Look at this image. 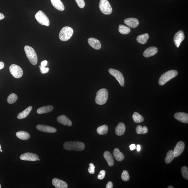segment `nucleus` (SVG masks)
<instances>
[{
  "label": "nucleus",
  "instance_id": "obj_1",
  "mask_svg": "<svg viewBox=\"0 0 188 188\" xmlns=\"http://www.w3.org/2000/svg\"><path fill=\"white\" fill-rule=\"evenodd\" d=\"M65 149L68 151H81L84 150L85 146L82 142L77 141L66 142L64 143Z\"/></svg>",
  "mask_w": 188,
  "mask_h": 188
},
{
  "label": "nucleus",
  "instance_id": "obj_2",
  "mask_svg": "<svg viewBox=\"0 0 188 188\" xmlns=\"http://www.w3.org/2000/svg\"><path fill=\"white\" fill-rule=\"evenodd\" d=\"M178 74L177 71L172 70L167 71L161 76L159 80V84L163 85L172 79L176 77Z\"/></svg>",
  "mask_w": 188,
  "mask_h": 188
},
{
  "label": "nucleus",
  "instance_id": "obj_3",
  "mask_svg": "<svg viewBox=\"0 0 188 188\" xmlns=\"http://www.w3.org/2000/svg\"><path fill=\"white\" fill-rule=\"evenodd\" d=\"M108 91L106 88H102L98 91L96 94L95 101L96 104L99 105L105 104L108 100Z\"/></svg>",
  "mask_w": 188,
  "mask_h": 188
},
{
  "label": "nucleus",
  "instance_id": "obj_4",
  "mask_svg": "<svg viewBox=\"0 0 188 188\" xmlns=\"http://www.w3.org/2000/svg\"><path fill=\"white\" fill-rule=\"evenodd\" d=\"M24 50L28 59L33 65H36L38 62V58L35 50L29 46H25Z\"/></svg>",
  "mask_w": 188,
  "mask_h": 188
},
{
  "label": "nucleus",
  "instance_id": "obj_5",
  "mask_svg": "<svg viewBox=\"0 0 188 188\" xmlns=\"http://www.w3.org/2000/svg\"><path fill=\"white\" fill-rule=\"evenodd\" d=\"M73 33V30L70 27H64L60 31L59 34V39L62 41H67L72 37Z\"/></svg>",
  "mask_w": 188,
  "mask_h": 188
},
{
  "label": "nucleus",
  "instance_id": "obj_6",
  "mask_svg": "<svg viewBox=\"0 0 188 188\" xmlns=\"http://www.w3.org/2000/svg\"><path fill=\"white\" fill-rule=\"evenodd\" d=\"M99 7L101 11L105 15H110L113 11L110 3L107 0H100Z\"/></svg>",
  "mask_w": 188,
  "mask_h": 188
},
{
  "label": "nucleus",
  "instance_id": "obj_7",
  "mask_svg": "<svg viewBox=\"0 0 188 188\" xmlns=\"http://www.w3.org/2000/svg\"><path fill=\"white\" fill-rule=\"evenodd\" d=\"M36 20L40 24L46 26L50 25V22L48 17L43 12L39 11L35 15Z\"/></svg>",
  "mask_w": 188,
  "mask_h": 188
},
{
  "label": "nucleus",
  "instance_id": "obj_8",
  "mask_svg": "<svg viewBox=\"0 0 188 188\" xmlns=\"http://www.w3.org/2000/svg\"><path fill=\"white\" fill-rule=\"evenodd\" d=\"M9 71L13 76L19 78L23 76V69L19 66L15 64L11 65L9 68Z\"/></svg>",
  "mask_w": 188,
  "mask_h": 188
},
{
  "label": "nucleus",
  "instance_id": "obj_9",
  "mask_svg": "<svg viewBox=\"0 0 188 188\" xmlns=\"http://www.w3.org/2000/svg\"><path fill=\"white\" fill-rule=\"evenodd\" d=\"M108 71L110 73L116 78L121 86L124 87V79L122 73L120 71L114 69H110Z\"/></svg>",
  "mask_w": 188,
  "mask_h": 188
},
{
  "label": "nucleus",
  "instance_id": "obj_10",
  "mask_svg": "<svg viewBox=\"0 0 188 188\" xmlns=\"http://www.w3.org/2000/svg\"><path fill=\"white\" fill-rule=\"evenodd\" d=\"M20 159L24 161H35L39 159V156L36 154L31 153H26L21 155Z\"/></svg>",
  "mask_w": 188,
  "mask_h": 188
},
{
  "label": "nucleus",
  "instance_id": "obj_11",
  "mask_svg": "<svg viewBox=\"0 0 188 188\" xmlns=\"http://www.w3.org/2000/svg\"><path fill=\"white\" fill-rule=\"evenodd\" d=\"M185 39V35L184 32L181 30H180L175 34L174 37L173 41L174 43L177 47H179L183 41Z\"/></svg>",
  "mask_w": 188,
  "mask_h": 188
},
{
  "label": "nucleus",
  "instance_id": "obj_12",
  "mask_svg": "<svg viewBox=\"0 0 188 188\" xmlns=\"http://www.w3.org/2000/svg\"><path fill=\"white\" fill-rule=\"evenodd\" d=\"M185 148L184 142L180 141L177 143L173 150L175 157H177L181 155L184 151Z\"/></svg>",
  "mask_w": 188,
  "mask_h": 188
},
{
  "label": "nucleus",
  "instance_id": "obj_13",
  "mask_svg": "<svg viewBox=\"0 0 188 188\" xmlns=\"http://www.w3.org/2000/svg\"><path fill=\"white\" fill-rule=\"evenodd\" d=\"M36 128L41 132L50 133H54L56 132V129L54 128L43 125H37Z\"/></svg>",
  "mask_w": 188,
  "mask_h": 188
},
{
  "label": "nucleus",
  "instance_id": "obj_14",
  "mask_svg": "<svg viewBox=\"0 0 188 188\" xmlns=\"http://www.w3.org/2000/svg\"><path fill=\"white\" fill-rule=\"evenodd\" d=\"M174 116L176 120L181 122L184 123V124H188V114L184 113V112H178V113H175Z\"/></svg>",
  "mask_w": 188,
  "mask_h": 188
},
{
  "label": "nucleus",
  "instance_id": "obj_15",
  "mask_svg": "<svg viewBox=\"0 0 188 188\" xmlns=\"http://www.w3.org/2000/svg\"><path fill=\"white\" fill-rule=\"evenodd\" d=\"M157 52L158 49L156 47H150L145 50L143 53V56L146 58L149 57L156 54Z\"/></svg>",
  "mask_w": 188,
  "mask_h": 188
},
{
  "label": "nucleus",
  "instance_id": "obj_16",
  "mask_svg": "<svg viewBox=\"0 0 188 188\" xmlns=\"http://www.w3.org/2000/svg\"><path fill=\"white\" fill-rule=\"evenodd\" d=\"M124 23L128 26L135 28L139 25V22L137 19L135 18H128L124 20Z\"/></svg>",
  "mask_w": 188,
  "mask_h": 188
},
{
  "label": "nucleus",
  "instance_id": "obj_17",
  "mask_svg": "<svg viewBox=\"0 0 188 188\" xmlns=\"http://www.w3.org/2000/svg\"><path fill=\"white\" fill-rule=\"evenodd\" d=\"M89 45L96 50H99L101 48V44L99 41L94 38H90L88 39Z\"/></svg>",
  "mask_w": 188,
  "mask_h": 188
},
{
  "label": "nucleus",
  "instance_id": "obj_18",
  "mask_svg": "<svg viewBox=\"0 0 188 188\" xmlns=\"http://www.w3.org/2000/svg\"><path fill=\"white\" fill-rule=\"evenodd\" d=\"M53 185L56 188H67L68 184L66 182L62 180L57 178H54L52 181Z\"/></svg>",
  "mask_w": 188,
  "mask_h": 188
},
{
  "label": "nucleus",
  "instance_id": "obj_19",
  "mask_svg": "<svg viewBox=\"0 0 188 188\" xmlns=\"http://www.w3.org/2000/svg\"><path fill=\"white\" fill-rule=\"evenodd\" d=\"M57 120L60 124L64 125L69 126H72V121L65 115H62L59 116L57 118Z\"/></svg>",
  "mask_w": 188,
  "mask_h": 188
},
{
  "label": "nucleus",
  "instance_id": "obj_20",
  "mask_svg": "<svg viewBox=\"0 0 188 188\" xmlns=\"http://www.w3.org/2000/svg\"><path fill=\"white\" fill-rule=\"evenodd\" d=\"M104 157L107 161L109 166H113L114 165V162L111 153L108 151H106L104 153Z\"/></svg>",
  "mask_w": 188,
  "mask_h": 188
},
{
  "label": "nucleus",
  "instance_id": "obj_21",
  "mask_svg": "<svg viewBox=\"0 0 188 188\" xmlns=\"http://www.w3.org/2000/svg\"><path fill=\"white\" fill-rule=\"evenodd\" d=\"M126 129V126L124 123H120L115 128V133L118 136L124 135Z\"/></svg>",
  "mask_w": 188,
  "mask_h": 188
},
{
  "label": "nucleus",
  "instance_id": "obj_22",
  "mask_svg": "<svg viewBox=\"0 0 188 188\" xmlns=\"http://www.w3.org/2000/svg\"><path fill=\"white\" fill-rule=\"evenodd\" d=\"M50 1L54 7L57 10L60 11L64 10V5L61 0H50Z\"/></svg>",
  "mask_w": 188,
  "mask_h": 188
},
{
  "label": "nucleus",
  "instance_id": "obj_23",
  "mask_svg": "<svg viewBox=\"0 0 188 188\" xmlns=\"http://www.w3.org/2000/svg\"><path fill=\"white\" fill-rule=\"evenodd\" d=\"M114 156L118 161H121L124 159V156L118 148H115L113 151Z\"/></svg>",
  "mask_w": 188,
  "mask_h": 188
},
{
  "label": "nucleus",
  "instance_id": "obj_24",
  "mask_svg": "<svg viewBox=\"0 0 188 188\" xmlns=\"http://www.w3.org/2000/svg\"><path fill=\"white\" fill-rule=\"evenodd\" d=\"M53 109V106L51 105L45 106L38 109L37 113L39 114L49 113L51 112Z\"/></svg>",
  "mask_w": 188,
  "mask_h": 188
},
{
  "label": "nucleus",
  "instance_id": "obj_25",
  "mask_svg": "<svg viewBox=\"0 0 188 188\" xmlns=\"http://www.w3.org/2000/svg\"><path fill=\"white\" fill-rule=\"evenodd\" d=\"M32 108L33 107L31 106L28 107L23 112L19 114L17 118L19 119H22L26 118L29 115Z\"/></svg>",
  "mask_w": 188,
  "mask_h": 188
},
{
  "label": "nucleus",
  "instance_id": "obj_26",
  "mask_svg": "<svg viewBox=\"0 0 188 188\" xmlns=\"http://www.w3.org/2000/svg\"><path fill=\"white\" fill-rule=\"evenodd\" d=\"M16 135L19 139L23 140H28L30 137L29 134L25 131H19L17 133Z\"/></svg>",
  "mask_w": 188,
  "mask_h": 188
},
{
  "label": "nucleus",
  "instance_id": "obj_27",
  "mask_svg": "<svg viewBox=\"0 0 188 188\" xmlns=\"http://www.w3.org/2000/svg\"><path fill=\"white\" fill-rule=\"evenodd\" d=\"M148 39H149L148 34H145L138 36L137 38V41L139 43L144 44L146 43Z\"/></svg>",
  "mask_w": 188,
  "mask_h": 188
},
{
  "label": "nucleus",
  "instance_id": "obj_28",
  "mask_svg": "<svg viewBox=\"0 0 188 188\" xmlns=\"http://www.w3.org/2000/svg\"><path fill=\"white\" fill-rule=\"evenodd\" d=\"M175 157L174 153L173 150H170L167 153L165 161L167 164H169L173 160Z\"/></svg>",
  "mask_w": 188,
  "mask_h": 188
},
{
  "label": "nucleus",
  "instance_id": "obj_29",
  "mask_svg": "<svg viewBox=\"0 0 188 188\" xmlns=\"http://www.w3.org/2000/svg\"><path fill=\"white\" fill-rule=\"evenodd\" d=\"M132 118L134 121L136 123L143 122L144 121L143 117L136 112H135L133 114Z\"/></svg>",
  "mask_w": 188,
  "mask_h": 188
},
{
  "label": "nucleus",
  "instance_id": "obj_30",
  "mask_svg": "<svg viewBox=\"0 0 188 188\" xmlns=\"http://www.w3.org/2000/svg\"><path fill=\"white\" fill-rule=\"evenodd\" d=\"M108 126L106 125L99 126L98 128L97 132L100 135H106L108 133Z\"/></svg>",
  "mask_w": 188,
  "mask_h": 188
},
{
  "label": "nucleus",
  "instance_id": "obj_31",
  "mask_svg": "<svg viewBox=\"0 0 188 188\" xmlns=\"http://www.w3.org/2000/svg\"><path fill=\"white\" fill-rule=\"evenodd\" d=\"M118 31L121 34L127 35L130 33L131 30L128 27L121 25H119V27H118Z\"/></svg>",
  "mask_w": 188,
  "mask_h": 188
},
{
  "label": "nucleus",
  "instance_id": "obj_32",
  "mask_svg": "<svg viewBox=\"0 0 188 188\" xmlns=\"http://www.w3.org/2000/svg\"><path fill=\"white\" fill-rule=\"evenodd\" d=\"M148 132V129L146 126L142 127L141 126H138L136 128V132L138 134H146Z\"/></svg>",
  "mask_w": 188,
  "mask_h": 188
},
{
  "label": "nucleus",
  "instance_id": "obj_33",
  "mask_svg": "<svg viewBox=\"0 0 188 188\" xmlns=\"http://www.w3.org/2000/svg\"><path fill=\"white\" fill-rule=\"evenodd\" d=\"M18 99V97L17 94H12L9 95L8 97L7 101L9 104H12L16 102Z\"/></svg>",
  "mask_w": 188,
  "mask_h": 188
},
{
  "label": "nucleus",
  "instance_id": "obj_34",
  "mask_svg": "<svg viewBox=\"0 0 188 188\" xmlns=\"http://www.w3.org/2000/svg\"><path fill=\"white\" fill-rule=\"evenodd\" d=\"M181 173L183 178L186 180L188 179V169L186 166H184L181 169Z\"/></svg>",
  "mask_w": 188,
  "mask_h": 188
},
{
  "label": "nucleus",
  "instance_id": "obj_35",
  "mask_svg": "<svg viewBox=\"0 0 188 188\" xmlns=\"http://www.w3.org/2000/svg\"><path fill=\"white\" fill-rule=\"evenodd\" d=\"M121 178L123 181H127L130 179V176L126 170L123 171L121 175Z\"/></svg>",
  "mask_w": 188,
  "mask_h": 188
},
{
  "label": "nucleus",
  "instance_id": "obj_36",
  "mask_svg": "<svg viewBox=\"0 0 188 188\" xmlns=\"http://www.w3.org/2000/svg\"><path fill=\"white\" fill-rule=\"evenodd\" d=\"M78 6L80 8L83 9L85 6V3L84 0H75Z\"/></svg>",
  "mask_w": 188,
  "mask_h": 188
},
{
  "label": "nucleus",
  "instance_id": "obj_37",
  "mask_svg": "<svg viewBox=\"0 0 188 188\" xmlns=\"http://www.w3.org/2000/svg\"><path fill=\"white\" fill-rule=\"evenodd\" d=\"M95 166L92 163H90L89 168L88 169V171L90 173L94 174L95 173Z\"/></svg>",
  "mask_w": 188,
  "mask_h": 188
},
{
  "label": "nucleus",
  "instance_id": "obj_38",
  "mask_svg": "<svg viewBox=\"0 0 188 188\" xmlns=\"http://www.w3.org/2000/svg\"><path fill=\"white\" fill-rule=\"evenodd\" d=\"M106 171L105 170H102L99 173V175L98 176V179L100 180H102L104 179L105 176Z\"/></svg>",
  "mask_w": 188,
  "mask_h": 188
},
{
  "label": "nucleus",
  "instance_id": "obj_39",
  "mask_svg": "<svg viewBox=\"0 0 188 188\" xmlns=\"http://www.w3.org/2000/svg\"><path fill=\"white\" fill-rule=\"evenodd\" d=\"M39 68H40L41 72L42 74H44L47 73L49 70V68H45V67H42V66H39Z\"/></svg>",
  "mask_w": 188,
  "mask_h": 188
},
{
  "label": "nucleus",
  "instance_id": "obj_40",
  "mask_svg": "<svg viewBox=\"0 0 188 188\" xmlns=\"http://www.w3.org/2000/svg\"><path fill=\"white\" fill-rule=\"evenodd\" d=\"M113 187V183L111 181H109L106 186V188H112Z\"/></svg>",
  "mask_w": 188,
  "mask_h": 188
},
{
  "label": "nucleus",
  "instance_id": "obj_41",
  "mask_svg": "<svg viewBox=\"0 0 188 188\" xmlns=\"http://www.w3.org/2000/svg\"><path fill=\"white\" fill-rule=\"evenodd\" d=\"M47 60L43 61L41 63V66L42 67H45L47 65Z\"/></svg>",
  "mask_w": 188,
  "mask_h": 188
},
{
  "label": "nucleus",
  "instance_id": "obj_42",
  "mask_svg": "<svg viewBox=\"0 0 188 188\" xmlns=\"http://www.w3.org/2000/svg\"><path fill=\"white\" fill-rule=\"evenodd\" d=\"M129 147L131 151H133V150L135 149L136 148V145L134 144L131 145Z\"/></svg>",
  "mask_w": 188,
  "mask_h": 188
},
{
  "label": "nucleus",
  "instance_id": "obj_43",
  "mask_svg": "<svg viewBox=\"0 0 188 188\" xmlns=\"http://www.w3.org/2000/svg\"><path fill=\"white\" fill-rule=\"evenodd\" d=\"M4 67V63L1 62V61H0V70L2 69Z\"/></svg>",
  "mask_w": 188,
  "mask_h": 188
},
{
  "label": "nucleus",
  "instance_id": "obj_44",
  "mask_svg": "<svg viewBox=\"0 0 188 188\" xmlns=\"http://www.w3.org/2000/svg\"><path fill=\"white\" fill-rule=\"evenodd\" d=\"M5 18V16L3 14L0 13V20H2Z\"/></svg>",
  "mask_w": 188,
  "mask_h": 188
},
{
  "label": "nucleus",
  "instance_id": "obj_45",
  "mask_svg": "<svg viewBox=\"0 0 188 188\" xmlns=\"http://www.w3.org/2000/svg\"><path fill=\"white\" fill-rule=\"evenodd\" d=\"M137 151H140V149H141V147L140 145H138L137 146Z\"/></svg>",
  "mask_w": 188,
  "mask_h": 188
},
{
  "label": "nucleus",
  "instance_id": "obj_46",
  "mask_svg": "<svg viewBox=\"0 0 188 188\" xmlns=\"http://www.w3.org/2000/svg\"><path fill=\"white\" fill-rule=\"evenodd\" d=\"M167 188H173L174 187L172 186H169L168 187H167Z\"/></svg>",
  "mask_w": 188,
  "mask_h": 188
},
{
  "label": "nucleus",
  "instance_id": "obj_47",
  "mask_svg": "<svg viewBox=\"0 0 188 188\" xmlns=\"http://www.w3.org/2000/svg\"><path fill=\"white\" fill-rule=\"evenodd\" d=\"M1 144H0V151H1Z\"/></svg>",
  "mask_w": 188,
  "mask_h": 188
},
{
  "label": "nucleus",
  "instance_id": "obj_48",
  "mask_svg": "<svg viewBox=\"0 0 188 188\" xmlns=\"http://www.w3.org/2000/svg\"><path fill=\"white\" fill-rule=\"evenodd\" d=\"M1 151V152H2V151H3V150H1V151Z\"/></svg>",
  "mask_w": 188,
  "mask_h": 188
},
{
  "label": "nucleus",
  "instance_id": "obj_49",
  "mask_svg": "<svg viewBox=\"0 0 188 188\" xmlns=\"http://www.w3.org/2000/svg\"><path fill=\"white\" fill-rule=\"evenodd\" d=\"M40 160H41V159H38V161H40Z\"/></svg>",
  "mask_w": 188,
  "mask_h": 188
},
{
  "label": "nucleus",
  "instance_id": "obj_50",
  "mask_svg": "<svg viewBox=\"0 0 188 188\" xmlns=\"http://www.w3.org/2000/svg\"><path fill=\"white\" fill-rule=\"evenodd\" d=\"M1 188V184H0V188Z\"/></svg>",
  "mask_w": 188,
  "mask_h": 188
}]
</instances>
